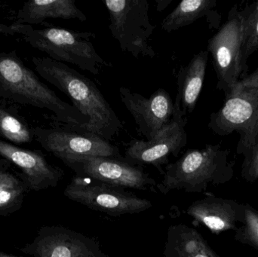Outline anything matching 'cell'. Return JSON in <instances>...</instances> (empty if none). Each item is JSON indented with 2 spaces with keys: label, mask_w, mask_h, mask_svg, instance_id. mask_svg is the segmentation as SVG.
I'll return each mask as SVG.
<instances>
[{
  "label": "cell",
  "mask_w": 258,
  "mask_h": 257,
  "mask_svg": "<svg viewBox=\"0 0 258 257\" xmlns=\"http://www.w3.org/2000/svg\"><path fill=\"white\" fill-rule=\"evenodd\" d=\"M172 2V0H156V3H157V11L158 12H161V11L165 9L170 3Z\"/></svg>",
  "instance_id": "4316f807"
},
{
  "label": "cell",
  "mask_w": 258,
  "mask_h": 257,
  "mask_svg": "<svg viewBox=\"0 0 258 257\" xmlns=\"http://www.w3.org/2000/svg\"><path fill=\"white\" fill-rule=\"evenodd\" d=\"M0 257H27V256H14V255L8 254V253H4V252L0 250Z\"/></svg>",
  "instance_id": "83f0119b"
},
{
  "label": "cell",
  "mask_w": 258,
  "mask_h": 257,
  "mask_svg": "<svg viewBox=\"0 0 258 257\" xmlns=\"http://www.w3.org/2000/svg\"><path fill=\"white\" fill-rule=\"evenodd\" d=\"M21 251L33 257H109L95 238L61 226H42Z\"/></svg>",
  "instance_id": "7c38bea8"
},
{
  "label": "cell",
  "mask_w": 258,
  "mask_h": 257,
  "mask_svg": "<svg viewBox=\"0 0 258 257\" xmlns=\"http://www.w3.org/2000/svg\"><path fill=\"white\" fill-rule=\"evenodd\" d=\"M21 29H22V24H14L12 25H6L0 23V33L8 35H15L17 33L21 34Z\"/></svg>",
  "instance_id": "484cf974"
},
{
  "label": "cell",
  "mask_w": 258,
  "mask_h": 257,
  "mask_svg": "<svg viewBox=\"0 0 258 257\" xmlns=\"http://www.w3.org/2000/svg\"><path fill=\"white\" fill-rule=\"evenodd\" d=\"M50 18L87 20L73 0H31L26 2L18 11L16 24H39Z\"/></svg>",
  "instance_id": "e0dca14e"
},
{
  "label": "cell",
  "mask_w": 258,
  "mask_h": 257,
  "mask_svg": "<svg viewBox=\"0 0 258 257\" xmlns=\"http://www.w3.org/2000/svg\"><path fill=\"white\" fill-rule=\"evenodd\" d=\"M0 98L51 111L63 125L84 131L89 124L74 106L62 101L15 51L0 52Z\"/></svg>",
  "instance_id": "7a4b0ae2"
},
{
  "label": "cell",
  "mask_w": 258,
  "mask_h": 257,
  "mask_svg": "<svg viewBox=\"0 0 258 257\" xmlns=\"http://www.w3.org/2000/svg\"><path fill=\"white\" fill-rule=\"evenodd\" d=\"M186 214L218 235L226 231L237 230L238 223L242 224L245 219V205L232 199L209 196L194 202L186 209Z\"/></svg>",
  "instance_id": "9a60e30c"
},
{
  "label": "cell",
  "mask_w": 258,
  "mask_h": 257,
  "mask_svg": "<svg viewBox=\"0 0 258 257\" xmlns=\"http://www.w3.org/2000/svg\"><path fill=\"white\" fill-rule=\"evenodd\" d=\"M24 184L26 183L24 182L21 175L17 176L4 167H0V190L19 187Z\"/></svg>",
  "instance_id": "d4e9b609"
},
{
  "label": "cell",
  "mask_w": 258,
  "mask_h": 257,
  "mask_svg": "<svg viewBox=\"0 0 258 257\" xmlns=\"http://www.w3.org/2000/svg\"><path fill=\"white\" fill-rule=\"evenodd\" d=\"M61 161L76 175L92 178L113 187L142 191H153V187H156L155 180L140 166L133 165L125 160L113 157L77 156Z\"/></svg>",
  "instance_id": "30bf717a"
},
{
  "label": "cell",
  "mask_w": 258,
  "mask_h": 257,
  "mask_svg": "<svg viewBox=\"0 0 258 257\" xmlns=\"http://www.w3.org/2000/svg\"><path fill=\"white\" fill-rule=\"evenodd\" d=\"M165 257H221L201 234L186 225L170 226L164 250Z\"/></svg>",
  "instance_id": "ac0fdd59"
},
{
  "label": "cell",
  "mask_w": 258,
  "mask_h": 257,
  "mask_svg": "<svg viewBox=\"0 0 258 257\" xmlns=\"http://www.w3.org/2000/svg\"><path fill=\"white\" fill-rule=\"evenodd\" d=\"M245 205V219L236 231V241L258 250V211L249 204Z\"/></svg>",
  "instance_id": "7402d4cb"
},
{
  "label": "cell",
  "mask_w": 258,
  "mask_h": 257,
  "mask_svg": "<svg viewBox=\"0 0 258 257\" xmlns=\"http://www.w3.org/2000/svg\"><path fill=\"white\" fill-rule=\"evenodd\" d=\"M187 117L174 109V116L150 140H133L128 144L125 154V161L133 165L150 164L164 175L162 165L168 164L171 155L178 156L187 143L186 127Z\"/></svg>",
  "instance_id": "8fae6325"
},
{
  "label": "cell",
  "mask_w": 258,
  "mask_h": 257,
  "mask_svg": "<svg viewBox=\"0 0 258 257\" xmlns=\"http://www.w3.org/2000/svg\"><path fill=\"white\" fill-rule=\"evenodd\" d=\"M33 138L60 160L77 156H119L117 146L92 133L68 125L54 128L32 127Z\"/></svg>",
  "instance_id": "9c48e42d"
},
{
  "label": "cell",
  "mask_w": 258,
  "mask_h": 257,
  "mask_svg": "<svg viewBox=\"0 0 258 257\" xmlns=\"http://www.w3.org/2000/svg\"><path fill=\"white\" fill-rule=\"evenodd\" d=\"M241 175L248 183H254L258 180V137L251 152L244 158Z\"/></svg>",
  "instance_id": "cb8c5ba5"
},
{
  "label": "cell",
  "mask_w": 258,
  "mask_h": 257,
  "mask_svg": "<svg viewBox=\"0 0 258 257\" xmlns=\"http://www.w3.org/2000/svg\"><path fill=\"white\" fill-rule=\"evenodd\" d=\"M110 17V33L122 51L132 56L153 57L150 39L156 29L149 16L147 0H103Z\"/></svg>",
  "instance_id": "52a82bcc"
},
{
  "label": "cell",
  "mask_w": 258,
  "mask_h": 257,
  "mask_svg": "<svg viewBox=\"0 0 258 257\" xmlns=\"http://www.w3.org/2000/svg\"><path fill=\"white\" fill-rule=\"evenodd\" d=\"M32 63L45 81L65 94L83 116L89 118L85 131L110 140L122 124L95 83L66 63L49 57H33Z\"/></svg>",
  "instance_id": "6da1fadb"
},
{
  "label": "cell",
  "mask_w": 258,
  "mask_h": 257,
  "mask_svg": "<svg viewBox=\"0 0 258 257\" xmlns=\"http://www.w3.org/2000/svg\"><path fill=\"white\" fill-rule=\"evenodd\" d=\"M230 156V149L221 144L188 149L180 159L166 166L156 188L163 195L175 190L202 193L210 186L227 184L234 175L235 162Z\"/></svg>",
  "instance_id": "3957f363"
},
{
  "label": "cell",
  "mask_w": 258,
  "mask_h": 257,
  "mask_svg": "<svg viewBox=\"0 0 258 257\" xmlns=\"http://www.w3.org/2000/svg\"><path fill=\"white\" fill-rule=\"evenodd\" d=\"M241 11L244 21L242 58L248 65L250 56L258 51V1L246 5Z\"/></svg>",
  "instance_id": "44dd1931"
},
{
  "label": "cell",
  "mask_w": 258,
  "mask_h": 257,
  "mask_svg": "<svg viewBox=\"0 0 258 257\" xmlns=\"http://www.w3.org/2000/svg\"><path fill=\"white\" fill-rule=\"evenodd\" d=\"M244 21L242 11L234 6L226 22L208 42L207 51L218 78L217 89L227 97L236 84L248 75L242 58Z\"/></svg>",
  "instance_id": "8992f818"
},
{
  "label": "cell",
  "mask_w": 258,
  "mask_h": 257,
  "mask_svg": "<svg viewBox=\"0 0 258 257\" xmlns=\"http://www.w3.org/2000/svg\"><path fill=\"white\" fill-rule=\"evenodd\" d=\"M0 156L21 170L24 182L34 191L57 187L64 175L63 170L50 164L39 151L23 149L2 140Z\"/></svg>",
  "instance_id": "5bb4252c"
},
{
  "label": "cell",
  "mask_w": 258,
  "mask_h": 257,
  "mask_svg": "<svg viewBox=\"0 0 258 257\" xmlns=\"http://www.w3.org/2000/svg\"><path fill=\"white\" fill-rule=\"evenodd\" d=\"M208 126L217 135L238 133L236 153L244 158L249 154L258 137V66L225 97L223 107L211 114Z\"/></svg>",
  "instance_id": "277c9868"
},
{
  "label": "cell",
  "mask_w": 258,
  "mask_h": 257,
  "mask_svg": "<svg viewBox=\"0 0 258 257\" xmlns=\"http://www.w3.org/2000/svg\"><path fill=\"white\" fill-rule=\"evenodd\" d=\"M63 193L74 202L113 217L139 214L153 206L150 201L125 191L124 188L78 175L73 178Z\"/></svg>",
  "instance_id": "ba28073f"
},
{
  "label": "cell",
  "mask_w": 258,
  "mask_h": 257,
  "mask_svg": "<svg viewBox=\"0 0 258 257\" xmlns=\"http://www.w3.org/2000/svg\"><path fill=\"white\" fill-rule=\"evenodd\" d=\"M21 34L29 45L45 52L49 58L71 63L94 75H98L102 66H112L97 52L92 42L95 35L90 32L54 27L34 29L22 24Z\"/></svg>",
  "instance_id": "5b68a950"
},
{
  "label": "cell",
  "mask_w": 258,
  "mask_h": 257,
  "mask_svg": "<svg viewBox=\"0 0 258 257\" xmlns=\"http://www.w3.org/2000/svg\"><path fill=\"white\" fill-rule=\"evenodd\" d=\"M119 95L140 132L147 140L153 139L174 116V102L165 89H159L147 98L127 88L121 87Z\"/></svg>",
  "instance_id": "4fadbf2b"
},
{
  "label": "cell",
  "mask_w": 258,
  "mask_h": 257,
  "mask_svg": "<svg viewBox=\"0 0 258 257\" xmlns=\"http://www.w3.org/2000/svg\"><path fill=\"white\" fill-rule=\"evenodd\" d=\"M209 52L201 51L195 54L186 66H181L177 73V93L174 109L183 116L192 113L203 89L207 69Z\"/></svg>",
  "instance_id": "2e32d148"
},
{
  "label": "cell",
  "mask_w": 258,
  "mask_h": 257,
  "mask_svg": "<svg viewBox=\"0 0 258 257\" xmlns=\"http://www.w3.org/2000/svg\"><path fill=\"white\" fill-rule=\"evenodd\" d=\"M0 140L12 144L30 143L34 140L32 127L18 112L0 104Z\"/></svg>",
  "instance_id": "ffe728a7"
},
{
  "label": "cell",
  "mask_w": 258,
  "mask_h": 257,
  "mask_svg": "<svg viewBox=\"0 0 258 257\" xmlns=\"http://www.w3.org/2000/svg\"><path fill=\"white\" fill-rule=\"evenodd\" d=\"M26 184L19 187L0 190V215H9L18 211L22 206L26 192L29 191Z\"/></svg>",
  "instance_id": "603a6c76"
},
{
  "label": "cell",
  "mask_w": 258,
  "mask_h": 257,
  "mask_svg": "<svg viewBox=\"0 0 258 257\" xmlns=\"http://www.w3.org/2000/svg\"><path fill=\"white\" fill-rule=\"evenodd\" d=\"M216 6L217 0H183L164 18L161 26L165 32L171 33L206 17L210 28L216 27L214 12Z\"/></svg>",
  "instance_id": "d6986e66"
}]
</instances>
